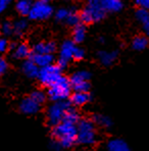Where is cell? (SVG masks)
Wrapping results in <instances>:
<instances>
[{"instance_id": "obj_1", "label": "cell", "mask_w": 149, "mask_h": 151, "mask_svg": "<svg viewBox=\"0 0 149 151\" xmlns=\"http://www.w3.org/2000/svg\"><path fill=\"white\" fill-rule=\"evenodd\" d=\"M52 136L63 148H71L77 142V125L62 121L53 127Z\"/></svg>"}, {"instance_id": "obj_2", "label": "cell", "mask_w": 149, "mask_h": 151, "mask_svg": "<svg viewBox=\"0 0 149 151\" xmlns=\"http://www.w3.org/2000/svg\"><path fill=\"white\" fill-rule=\"evenodd\" d=\"M97 141V133L95 124L89 119H83L77 125V142L82 145L91 146Z\"/></svg>"}, {"instance_id": "obj_3", "label": "cell", "mask_w": 149, "mask_h": 151, "mask_svg": "<svg viewBox=\"0 0 149 151\" xmlns=\"http://www.w3.org/2000/svg\"><path fill=\"white\" fill-rule=\"evenodd\" d=\"M105 12L102 0H87L85 8L80 14V19L84 24L95 23L101 21L105 17Z\"/></svg>"}, {"instance_id": "obj_4", "label": "cell", "mask_w": 149, "mask_h": 151, "mask_svg": "<svg viewBox=\"0 0 149 151\" xmlns=\"http://www.w3.org/2000/svg\"><path fill=\"white\" fill-rule=\"evenodd\" d=\"M47 92L48 97L52 101H61L66 100L71 96L72 91V84L68 78L61 76L54 84L50 86Z\"/></svg>"}, {"instance_id": "obj_5", "label": "cell", "mask_w": 149, "mask_h": 151, "mask_svg": "<svg viewBox=\"0 0 149 151\" xmlns=\"http://www.w3.org/2000/svg\"><path fill=\"white\" fill-rule=\"evenodd\" d=\"M71 107V103L66 102V100L61 101H54L52 105H50L46 112V119L49 126H56L64 119L66 113L68 109Z\"/></svg>"}, {"instance_id": "obj_6", "label": "cell", "mask_w": 149, "mask_h": 151, "mask_svg": "<svg viewBox=\"0 0 149 151\" xmlns=\"http://www.w3.org/2000/svg\"><path fill=\"white\" fill-rule=\"evenodd\" d=\"M61 68H59L57 64H49L44 68H40L38 79L40 83L45 87H50L52 84H54L59 78L61 77Z\"/></svg>"}, {"instance_id": "obj_7", "label": "cell", "mask_w": 149, "mask_h": 151, "mask_svg": "<svg viewBox=\"0 0 149 151\" xmlns=\"http://www.w3.org/2000/svg\"><path fill=\"white\" fill-rule=\"evenodd\" d=\"M53 8L49 4V1L45 0H37L31 7L28 17L33 21H44L52 15Z\"/></svg>"}, {"instance_id": "obj_8", "label": "cell", "mask_w": 149, "mask_h": 151, "mask_svg": "<svg viewBox=\"0 0 149 151\" xmlns=\"http://www.w3.org/2000/svg\"><path fill=\"white\" fill-rule=\"evenodd\" d=\"M76 48L75 42L73 41H64L62 43L60 51H59V58L57 61V65L61 68L68 66V63L73 59V54Z\"/></svg>"}, {"instance_id": "obj_9", "label": "cell", "mask_w": 149, "mask_h": 151, "mask_svg": "<svg viewBox=\"0 0 149 151\" xmlns=\"http://www.w3.org/2000/svg\"><path fill=\"white\" fill-rule=\"evenodd\" d=\"M40 106H41V104L36 102L30 96V97H27V98H24L21 101V103H19V107L21 112H23L24 114L32 115V114H36L39 111Z\"/></svg>"}, {"instance_id": "obj_10", "label": "cell", "mask_w": 149, "mask_h": 151, "mask_svg": "<svg viewBox=\"0 0 149 151\" xmlns=\"http://www.w3.org/2000/svg\"><path fill=\"white\" fill-rule=\"evenodd\" d=\"M90 101V95L88 92H80V91H75L70 98V103L73 104L74 106L81 107L87 104Z\"/></svg>"}, {"instance_id": "obj_11", "label": "cell", "mask_w": 149, "mask_h": 151, "mask_svg": "<svg viewBox=\"0 0 149 151\" xmlns=\"http://www.w3.org/2000/svg\"><path fill=\"white\" fill-rule=\"evenodd\" d=\"M33 61L37 64L39 68H44L49 64L53 63V55L49 54V53H34L31 57Z\"/></svg>"}, {"instance_id": "obj_12", "label": "cell", "mask_w": 149, "mask_h": 151, "mask_svg": "<svg viewBox=\"0 0 149 151\" xmlns=\"http://www.w3.org/2000/svg\"><path fill=\"white\" fill-rule=\"evenodd\" d=\"M31 48L28 44L21 43L19 45H15V47L12 49V57L15 59H26L30 56Z\"/></svg>"}, {"instance_id": "obj_13", "label": "cell", "mask_w": 149, "mask_h": 151, "mask_svg": "<svg viewBox=\"0 0 149 151\" xmlns=\"http://www.w3.org/2000/svg\"><path fill=\"white\" fill-rule=\"evenodd\" d=\"M136 17L138 22L141 24L142 29H143L146 36L149 37V10L139 8L136 12Z\"/></svg>"}, {"instance_id": "obj_14", "label": "cell", "mask_w": 149, "mask_h": 151, "mask_svg": "<svg viewBox=\"0 0 149 151\" xmlns=\"http://www.w3.org/2000/svg\"><path fill=\"white\" fill-rule=\"evenodd\" d=\"M22 70H23L24 74L29 78H38V74H39L40 68L37 65L32 59L29 60H25L22 65Z\"/></svg>"}, {"instance_id": "obj_15", "label": "cell", "mask_w": 149, "mask_h": 151, "mask_svg": "<svg viewBox=\"0 0 149 151\" xmlns=\"http://www.w3.org/2000/svg\"><path fill=\"white\" fill-rule=\"evenodd\" d=\"M56 50V44L52 41L49 42H40L36 44L33 48L34 53H49L53 54Z\"/></svg>"}, {"instance_id": "obj_16", "label": "cell", "mask_w": 149, "mask_h": 151, "mask_svg": "<svg viewBox=\"0 0 149 151\" xmlns=\"http://www.w3.org/2000/svg\"><path fill=\"white\" fill-rule=\"evenodd\" d=\"M109 151H129L130 147L129 145L122 139H112L107 142L106 145Z\"/></svg>"}, {"instance_id": "obj_17", "label": "cell", "mask_w": 149, "mask_h": 151, "mask_svg": "<svg viewBox=\"0 0 149 151\" xmlns=\"http://www.w3.org/2000/svg\"><path fill=\"white\" fill-rule=\"evenodd\" d=\"M117 57V52L115 51H100L98 54V58L103 65H112Z\"/></svg>"}, {"instance_id": "obj_18", "label": "cell", "mask_w": 149, "mask_h": 151, "mask_svg": "<svg viewBox=\"0 0 149 151\" xmlns=\"http://www.w3.org/2000/svg\"><path fill=\"white\" fill-rule=\"evenodd\" d=\"M86 37V28L82 24H78L74 27L73 30V40L75 43H82Z\"/></svg>"}, {"instance_id": "obj_19", "label": "cell", "mask_w": 149, "mask_h": 151, "mask_svg": "<svg viewBox=\"0 0 149 151\" xmlns=\"http://www.w3.org/2000/svg\"><path fill=\"white\" fill-rule=\"evenodd\" d=\"M33 5L32 0H17L15 4L17 12L22 15H28Z\"/></svg>"}, {"instance_id": "obj_20", "label": "cell", "mask_w": 149, "mask_h": 151, "mask_svg": "<svg viewBox=\"0 0 149 151\" xmlns=\"http://www.w3.org/2000/svg\"><path fill=\"white\" fill-rule=\"evenodd\" d=\"M90 79V73L87 72V70H78V72L74 73L71 77L70 81L71 84L73 85H76V84H79L81 82L84 81H88Z\"/></svg>"}, {"instance_id": "obj_21", "label": "cell", "mask_w": 149, "mask_h": 151, "mask_svg": "<svg viewBox=\"0 0 149 151\" xmlns=\"http://www.w3.org/2000/svg\"><path fill=\"white\" fill-rule=\"evenodd\" d=\"M149 41L148 38L146 36H142V35H139V36L135 37L132 41V47L134 48L135 50L137 51H142L144 50L146 47L148 46Z\"/></svg>"}, {"instance_id": "obj_22", "label": "cell", "mask_w": 149, "mask_h": 151, "mask_svg": "<svg viewBox=\"0 0 149 151\" xmlns=\"http://www.w3.org/2000/svg\"><path fill=\"white\" fill-rule=\"evenodd\" d=\"M102 2H103L104 8L106 9V12H119L123 8L122 0H102Z\"/></svg>"}, {"instance_id": "obj_23", "label": "cell", "mask_w": 149, "mask_h": 151, "mask_svg": "<svg viewBox=\"0 0 149 151\" xmlns=\"http://www.w3.org/2000/svg\"><path fill=\"white\" fill-rule=\"evenodd\" d=\"M93 122H94V124L102 127V128H110L112 125V119L108 116H106V115H102V114L95 115V116L93 117Z\"/></svg>"}, {"instance_id": "obj_24", "label": "cell", "mask_w": 149, "mask_h": 151, "mask_svg": "<svg viewBox=\"0 0 149 151\" xmlns=\"http://www.w3.org/2000/svg\"><path fill=\"white\" fill-rule=\"evenodd\" d=\"M13 34L17 35V36H21L25 33V31L28 28V23H27L26 19H19L13 24Z\"/></svg>"}, {"instance_id": "obj_25", "label": "cell", "mask_w": 149, "mask_h": 151, "mask_svg": "<svg viewBox=\"0 0 149 151\" xmlns=\"http://www.w3.org/2000/svg\"><path fill=\"white\" fill-rule=\"evenodd\" d=\"M63 121L68 122V123H73V124H78V122L80 121L79 113H78V111L75 108L70 107L66 113V116H64Z\"/></svg>"}, {"instance_id": "obj_26", "label": "cell", "mask_w": 149, "mask_h": 151, "mask_svg": "<svg viewBox=\"0 0 149 151\" xmlns=\"http://www.w3.org/2000/svg\"><path fill=\"white\" fill-rule=\"evenodd\" d=\"M71 12H72V10H70V9H66V8H59V9L56 12V13H55V17H56L57 21L66 23V19H68V17H70Z\"/></svg>"}, {"instance_id": "obj_27", "label": "cell", "mask_w": 149, "mask_h": 151, "mask_svg": "<svg viewBox=\"0 0 149 151\" xmlns=\"http://www.w3.org/2000/svg\"><path fill=\"white\" fill-rule=\"evenodd\" d=\"M31 97H32L33 99H34L35 101L38 102L39 104H42L44 103L46 100V95L44 92H42V91H34V92L31 94Z\"/></svg>"}, {"instance_id": "obj_28", "label": "cell", "mask_w": 149, "mask_h": 151, "mask_svg": "<svg viewBox=\"0 0 149 151\" xmlns=\"http://www.w3.org/2000/svg\"><path fill=\"white\" fill-rule=\"evenodd\" d=\"M0 30H1L2 34L5 36H10L12 34H13V26L9 22H5L2 24V26L0 27Z\"/></svg>"}, {"instance_id": "obj_29", "label": "cell", "mask_w": 149, "mask_h": 151, "mask_svg": "<svg viewBox=\"0 0 149 151\" xmlns=\"http://www.w3.org/2000/svg\"><path fill=\"white\" fill-rule=\"evenodd\" d=\"M74 88L75 91H80V92H88L90 90V84H89L88 81H84L81 82L79 84H76V85L72 86Z\"/></svg>"}, {"instance_id": "obj_30", "label": "cell", "mask_w": 149, "mask_h": 151, "mask_svg": "<svg viewBox=\"0 0 149 151\" xmlns=\"http://www.w3.org/2000/svg\"><path fill=\"white\" fill-rule=\"evenodd\" d=\"M80 21H81V19H80V15H78L75 12H73V10H72V12H71L70 17H68V19H66V23L68 24V26L75 27L76 25H78V24H79Z\"/></svg>"}, {"instance_id": "obj_31", "label": "cell", "mask_w": 149, "mask_h": 151, "mask_svg": "<svg viewBox=\"0 0 149 151\" xmlns=\"http://www.w3.org/2000/svg\"><path fill=\"white\" fill-rule=\"evenodd\" d=\"M85 57V51L80 47H76L74 50V54H73V59L75 60H82Z\"/></svg>"}, {"instance_id": "obj_32", "label": "cell", "mask_w": 149, "mask_h": 151, "mask_svg": "<svg viewBox=\"0 0 149 151\" xmlns=\"http://www.w3.org/2000/svg\"><path fill=\"white\" fill-rule=\"evenodd\" d=\"M8 48H9V43L7 40L4 38H0V53L5 52Z\"/></svg>"}, {"instance_id": "obj_33", "label": "cell", "mask_w": 149, "mask_h": 151, "mask_svg": "<svg viewBox=\"0 0 149 151\" xmlns=\"http://www.w3.org/2000/svg\"><path fill=\"white\" fill-rule=\"evenodd\" d=\"M135 1L140 8L149 10V0H135Z\"/></svg>"}, {"instance_id": "obj_34", "label": "cell", "mask_w": 149, "mask_h": 151, "mask_svg": "<svg viewBox=\"0 0 149 151\" xmlns=\"http://www.w3.org/2000/svg\"><path fill=\"white\" fill-rule=\"evenodd\" d=\"M8 68V64L4 58H0V75L4 74Z\"/></svg>"}, {"instance_id": "obj_35", "label": "cell", "mask_w": 149, "mask_h": 151, "mask_svg": "<svg viewBox=\"0 0 149 151\" xmlns=\"http://www.w3.org/2000/svg\"><path fill=\"white\" fill-rule=\"evenodd\" d=\"M5 6H6L5 4H3V3H1V2H0V13L3 12L4 8H5Z\"/></svg>"}, {"instance_id": "obj_36", "label": "cell", "mask_w": 149, "mask_h": 151, "mask_svg": "<svg viewBox=\"0 0 149 151\" xmlns=\"http://www.w3.org/2000/svg\"><path fill=\"white\" fill-rule=\"evenodd\" d=\"M10 1H12V0H0V2H1V3H3V4H5V5L9 3Z\"/></svg>"}, {"instance_id": "obj_37", "label": "cell", "mask_w": 149, "mask_h": 151, "mask_svg": "<svg viewBox=\"0 0 149 151\" xmlns=\"http://www.w3.org/2000/svg\"><path fill=\"white\" fill-rule=\"evenodd\" d=\"M45 1H50V0H45Z\"/></svg>"}]
</instances>
